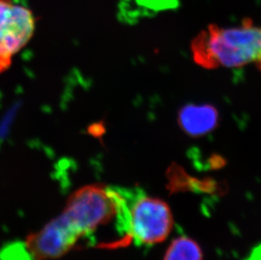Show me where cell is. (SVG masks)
Segmentation results:
<instances>
[{"label":"cell","mask_w":261,"mask_h":260,"mask_svg":"<svg viewBox=\"0 0 261 260\" xmlns=\"http://www.w3.org/2000/svg\"><path fill=\"white\" fill-rule=\"evenodd\" d=\"M191 50L195 63L204 69L253 64L261 71V27L249 19L239 27L210 25L194 39Z\"/></svg>","instance_id":"obj_1"},{"label":"cell","mask_w":261,"mask_h":260,"mask_svg":"<svg viewBox=\"0 0 261 260\" xmlns=\"http://www.w3.org/2000/svg\"><path fill=\"white\" fill-rule=\"evenodd\" d=\"M118 210L116 231L120 247L155 245L163 243L173 226V214L166 202L149 196L141 189H117Z\"/></svg>","instance_id":"obj_2"},{"label":"cell","mask_w":261,"mask_h":260,"mask_svg":"<svg viewBox=\"0 0 261 260\" xmlns=\"http://www.w3.org/2000/svg\"><path fill=\"white\" fill-rule=\"evenodd\" d=\"M31 9L15 0H0V74L10 69L16 54L25 48L36 30Z\"/></svg>","instance_id":"obj_3"},{"label":"cell","mask_w":261,"mask_h":260,"mask_svg":"<svg viewBox=\"0 0 261 260\" xmlns=\"http://www.w3.org/2000/svg\"><path fill=\"white\" fill-rule=\"evenodd\" d=\"M219 122V113L212 105L189 104L178 113V123L188 135L200 137L212 132Z\"/></svg>","instance_id":"obj_4"},{"label":"cell","mask_w":261,"mask_h":260,"mask_svg":"<svg viewBox=\"0 0 261 260\" xmlns=\"http://www.w3.org/2000/svg\"><path fill=\"white\" fill-rule=\"evenodd\" d=\"M163 260H203L202 250L192 238L182 236L171 243Z\"/></svg>","instance_id":"obj_5"}]
</instances>
